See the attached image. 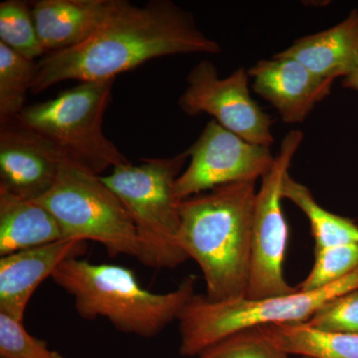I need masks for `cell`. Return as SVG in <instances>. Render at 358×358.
<instances>
[{
    "label": "cell",
    "mask_w": 358,
    "mask_h": 358,
    "mask_svg": "<svg viewBox=\"0 0 358 358\" xmlns=\"http://www.w3.org/2000/svg\"><path fill=\"white\" fill-rule=\"evenodd\" d=\"M220 44L199 29L192 13L167 0L136 6L122 0L117 11L89 39L52 52L36 62L31 92L60 82L115 80L148 61L179 54H219Z\"/></svg>",
    "instance_id": "cell-1"
},
{
    "label": "cell",
    "mask_w": 358,
    "mask_h": 358,
    "mask_svg": "<svg viewBox=\"0 0 358 358\" xmlns=\"http://www.w3.org/2000/svg\"><path fill=\"white\" fill-rule=\"evenodd\" d=\"M256 194V181H242L179 203V244L199 265L207 300L246 298Z\"/></svg>",
    "instance_id": "cell-2"
},
{
    "label": "cell",
    "mask_w": 358,
    "mask_h": 358,
    "mask_svg": "<svg viewBox=\"0 0 358 358\" xmlns=\"http://www.w3.org/2000/svg\"><path fill=\"white\" fill-rule=\"evenodd\" d=\"M51 278L72 296L82 319L103 317L121 333L145 338L159 336L178 320L196 294L193 275H187L173 291L155 294L143 289L127 267L79 258L66 260Z\"/></svg>",
    "instance_id": "cell-3"
},
{
    "label": "cell",
    "mask_w": 358,
    "mask_h": 358,
    "mask_svg": "<svg viewBox=\"0 0 358 358\" xmlns=\"http://www.w3.org/2000/svg\"><path fill=\"white\" fill-rule=\"evenodd\" d=\"M187 159L185 152L166 159H143L101 176L133 220L143 244V264L148 267L176 268L188 260L179 244L180 201L174 194Z\"/></svg>",
    "instance_id": "cell-4"
},
{
    "label": "cell",
    "mask_w": 358,
    "mask_h": 358,
    "mask_svg": "<svg viewBox=\"0 0 358 358\" xmlns=\"http://www.w3.org/2000/svg\"><path fill=\"white\" fill-rule=\"evenodd\" d=\"M358 289V268L338 282L313 291L262 300L247 298L211 301L195 294L178 317L182 357H199L205 350L244 329L268 324H305L327 301Z\"/></svg>",
    "instance_id": "cell-5"
},
{
    "label": "cell",
    "mask_w": 358,
    "mask_h": 358,
    "mask_svg": "<svg viewBox=\"0 0 358 358\" xmlns=\"http://www.w3.org/2000/svg\"><path fill=\"white\" fill-rule=\"evenodd\" d=\"M34 201L56 218L65 239L98 242L110 257H134L143 263V244L121 200L100 176L70 157L53 187Z\"/></svg>",
    "instance_id": "cell-6"
},
{
    "label": "cell",
    "mask_w": 358,
    "mask_h": 358,
    "mask_svg": "<svg viewBox=\"0 0 358 358\" xmlns=\"http://www.w3.org/2000/svg\"><path fill=\"white\" fill-rule=\"evenodd\" d=\"M114 82H80L55 98L26 106L16 117L85 169L100 176L129 162L103 131Z\"/></svg>",
    "instance_id": "cell-7"
},
{
    "label": "cell",
    "mask_w": 358,
    "mask_h": 358,
    "mask_svg": "<svg viewBox=\"0 0 358 358\" xmlns=\"http://www.w3.org/2000/svg\"><path fill=\"white\" fill-rule=\"evenodd\" d=\"M303 140V134L298 129L286 134L274 164L261 178L260 189L257 190L246 296L249 300L284 296L296 289L285 278L289 227L282 212V187Z\"/></svg>",
    "instance_id": "cell-8"
},
{
    "label": "cell",
    "mask_w": 358,
    "mask_h": 358,
    "mask_svg": "<svg viewBox=\"0 0 358 358\" xmlns=\"http://www.w3.org/2000/svg\"><path fill=\"white\" fill-rule=\"evenodd\" d=\"M187 87L178 106L187 115L207 114L224 129L243 140L271 148L274 143L273 120L252 98L248 70H235L219 77L215 65L203 60L187 75Z\"/></svg>",
    "instance_id": "cell-9"
},
{
    "label": "cell",
    "mask_w": 358,
    "mask_h": 358,
    "mask_svg": "<svg viewBox=\"0 0 358 358\" xmlns=\"http://www.w3.org/2000/svg\"><path fill=\"white\" fill-rule=\"evenodd\" d=\"M185 152L189 164L174 185V194L179 201L219 186L242 181L257 182L270 171L275 159L271 148L249 143L214 120L205 126Z\"/></svg>",
    "instance_id": "cell-10"
},
{
    "label": "cell",
    "mask_w": 358,
    "mask_h": 358,
    "mask_svg": "<svg viewBox=\"0 0 358 358\" xmlns=\"http://www.w3.org/2000/svg\"><path fill=\"white\" fill-rule=\"evenodd\" d=\"M68 159L55 143L17 117L0 119V190L22 199H39L55 185Z\"/></svg>",
    "instance_id": "cell-11"
},
{
    "label": "cell",
    "mask_w": 358,
    "mask_h": 358,
    "mask_svg": "<svg viewBox=\"0 0 358 358\" xmlns=\"http://www.w3.org/2000/svg\"><path fill=\"white\" fill-rule=\"evenodd\" d=\"M252 89L277 110L285 124H301L331 94L334 81L313 74L293 58L275 55L248 70Z\"/></svg>",
    "instance_id": "cell-12"
},
{
    "label": "cell",
    "mask_w": 358,
    "mask_h": 358,
    "mask_svg": "<svg viewBox=\"0 0 358 358\" xmlns=\"http://www.w3.org/2000/svg\"><path fill=\"white\" fill-rule=\"evenodd\" d=\"M87 242L63 239L0 259V313L23 322L33 294L68 259L86 253Z\"/></svg>",
    "instance_id": "cell-13"
},
{
    "label": "cell",
    "mask_w": 358,
    "mask_h": 358,
    "mask_svg": "<svg viewBox=\"0 0 358 358\" xmlns=\"http://www.w3.org/2000/svg\"><path fill=\"white\" fill-rule=\"evenodd\" d=\"M122 0H39L31 4L33 20L45 53L83 43L103 25Z\"/></svg>",
    "instance_id": "cell-14"
},
{
    "label": "cell",
    "mask_w": 358,
    "mask_h": 358,
    "mask_svg": "<svg viewBox=\"0 0 358 358\" xmlns=\"http://www.w3.org/2000/svg\"><path fill=\"white\" fill-rule=\"evenodd\" d=\"M275 55L293 58L324 79H345L358 67V10L329 29L294 40Z\"/></svg>",
    "instance_id": "cell-15"
},
{
    "label": "cell",
    "mask_w": 358,
    "mask_h": 358,
    "mask_svg": "<svg viewBox=\"0 0 358 358\" xmlns=\"http://www.w3.org/2000/svg\"><path fill=\"white\" fill-rule=\"evenodd\" d=\"M63 239L58 221L44 206L0 190V256Z\"/></svg>",
    "instance_id": "cell-16"
},
{
    "label": "cell",
    "mask_w": 358,
    "mask_h": 358,
    "mask_svg": "<svg viewBox=\"0 0 358 358\" xmlns=\"http://www.w3.org/2000/svg\"><path fill=\"white\" fill-rule=\"evenodd\" d=\"M289 355L312 358H358V334L322 333L303 324L258 327Z\"/></svg>",
    "instance_id": "cell-17"
},
{
    "label": "cell",
    "mask_w": 358,
    "mask_h": 358,
    "mask_svg": "<svg viewBox=\"0 0 358 358\" xmlns=\"http://www.w3.org/2000/svg\"><path fill=\"white\" fill-rule=\"evenodd\" d=\"M282 199L293 202L310 221L315 248L358 244V226L350 219L327 211L317 203L307 186L285 176L282 187Z\"/></svg>",
    "instance_id": "cell-18"
},
{
    "label": "cell",
    "mask_w": 358,
    "mask_h": 358,
    "mask_svg": "<svg viewBox=\"0 0 358 358\" xmlns=\"http://www.w3.org/2000/svg\"><path fill=\"white\" fill-rule=\"evenodd\" d=\"M35 73L36 62L0 42V119L16 117L23 112Z\"/></svg>",
    "instance_id": "cell-19"
},
{
    "label": "cell",
    "mask_w": 358,
    "mask_h": 358,
    "mask_svg": "<svg viewBox=\"0 0 358 358\" xmlns=\"http://www.w3.org/2000/svg\"><path fill=\"white\" fill-rule=\"evenodd\" d=\"M0 42L34 62L45 54L27 2L6 0L0 3Z\"/></svg>",
    "instance_id": "cell-20"
},
{
    "label": "cell",
    "mask_w": 358,
    "mask_h": 358,
    "mask_svg": "<svg viewBox=\"0 0 358 358\" xmlns=\"http://www.w3.org/2000/svg\"><path fill=\"white\" fill-rule=\"evenodd\" d=\"M358 268V244L315 248L312 270L296 287L301 291H313L338 282Z\"/></svg>",
    "instance_id": "cell-21"
},
{
    "label": "cell",
    "mask_w": 358,
    "mask_h": 358,
    "mask_svg": "<svg viewBox=\"0 0 358 358\" xmlns=\"http://www.w3.org/2000/svg\"><path fill=\"white\" fill-rule=\"evenodd\" d=\"M197 358H289L259 327L244 329L205 350Z\"/></svg>",
    "instance_id": "cell-22"
},
{
    "label": "cell",
    "mask_w": 358,
    "mask_h": 358,
    "mask_svg": "<svg viewBox=\"0 0 358 358\" xmlns=\"http://www.w3.org/2000/svg\"><path fill=\"white\" fill-rule=\"evenodd\" d=\"M303 324L322 333L358 334V289L327 301Z\"/></svg>",
    "instance_id": "cell-23"
},
{
    "label": "cell",
    "mask_w": 358,
    "mask_h": 358,
    "mask_svg": "<svg viewBox=\"0 0 358 358\" xmlns=\"http://www.w3.org/2000/svg\"><path fill=\"white\" fill-rule=\"evenodd\" d=\"M0 357L64 358L52 350L46 341L31 336L23 322L0 313Z\"/></svg>",
    "instance_id": "cell-24"
},
{
    "label": "cell",
    "mask_w": 358,
    "mask_h": 358,
    "mask_svg": "<svg viewBox=\"0 0 358 358\" xmlns=\"http://www.w3.org/2000/svg\"><path fill=\"white\" fill-rule=\"evenodd\" d=\"M343 86L345 88L355 90V91L358 92V67L350 76L343 79Z\"/></svg>",
    "instance_id": "cell-25"
},
{
    "label": "cell",
    "mask_w": 358,
    "mask_h": 358,
    "mask_svg": "<svg viewBox=\"0 0 358 358\" xmlns=\"http://www.w3.org/2000/svg\"><path fill=\"white\" fill-rule=\"evenodd\" d=\"M301 358H312V357H301Z\"/></svg>",
    "instance_id": "cell-26"
}]
</instances>
